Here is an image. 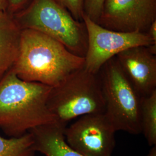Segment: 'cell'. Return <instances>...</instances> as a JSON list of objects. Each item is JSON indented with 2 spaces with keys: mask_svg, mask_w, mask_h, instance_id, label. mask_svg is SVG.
<instances>
[{
  "mask_svg": "<svg viewBox=\"0 0 156 156\" xmlns=\"http://www.w3.org/2000/svg\"><path fill=\"white\" fill-rule=\"evenodd\" d=\"M84 66V57L56 39L31 29H22L16 60L11 70L26 82L55 87Z\"/></svg>",
  "mask_w": 156,
  "mask_h": 156,
  "instance_id": "6da1fadb",
  "label": "cell"
},
{
  "mask_svg": "<svg viewBox=\"0 0 156 156\" xmlns=\"http://www.w3.org/2000/svg\"><path fill=\"white\" fill-rule=\"evenodd\" d=\"M52 87L18 78L11 69L0 80V129L20 137L39 126L57 122L48 98Z\"/></svg>",
  "mask_w": 156,
  "mask_h": 156,
  "instance_id": "7a4b0ae2",
  "label": "cell"
},
{
  "mask_svg": "<svg viewBox=\"0 0 156 156\" xmlns=\"http://www.w3.org/2000/svg\"><path fill=\"white\" fill-rule=\"evenodd\" d=\"M13 15L21 29L45 34L73 54L84 57L86 55L87 35L83 22L76 20L55 0H31Z\"/></svg>",
  "mask_w": 156,
  "mask_h": 156,
  "instance_id": "3957f363",
  "label": "cell"
},
{
  "mask_svg": "<svg viewBox=\"0 0 156 156\" xmlns=\"http://www.w3.org/2000/svg\"><path fill=\"white\" fill-rule=\"evenodd\" d=\"M48 107L57 122L67 126L74 119L92 113H104L105 104L100 79L82 68L51 87Z\"/></svg>",
  "mask_w": 156,
  "mask_h": 156,
  "instance_id": "277c9868",
  "label": "cell"
},
{
  "mask_svg": "<svg viewBox=\"0 0 156 156\" xmlns=\"http://www.w3.org/2000/svg\"><path fill=\"white\" fill-rule=\"evenodd\" d=\"M100 79L105 110L104 114L116 131L142 133L140 97L123 72L116 57L103 66Z\"/></svg>",
  "mask_w": 156,
  "mask_h": 156,
  "instance_id": "5b68a950",
  "label": "cell"
},
{
  "mask_svg": "<svg viewBox=\"0 0 156 156\" xmlns=\"http://www.w3.org/2000/svg\"><path fill=\"white\" fill-rule=\"evenodd\" d=\"M82 21L87 35V49L84 56V68L90 73L98 74L106 62L120 52L134 46H147L156 55V45L146 33L111 30L94 22L85 14Z\"/></svg>",
  "mask_w": 156,
  "mask_h": 156,
  "instance_id": "8992f818",
  "label": "cell"
},
{
  "mask_svg": "<svg viewBox=\"0 0 156 156\" xmlns=\"http://www.w3.org/2000/svg\"><path fill=\"white\" fill-rule=\"evenodd\" d=\"M116 132L104 113H92L66 127L64 135L68 145L84 156H112Z\"/></svg>",
  "mask_w": 156,
  "mask_h": 156,
  "instance_id": "52a82bcc",
  "label": "cell"
},
{
  "mask_svg": "<svg viewBox=\"0 0 156 156\" xmlns=\"http://www.w3.org/2000/svg\"><path fill=\"white\" fill-rule=\"evenodd\" d=\"M156 20V0H105L97 23L120 32L146 33Z\"/></svg>",
  "mask_w": 156,
  "mask_h": 156,
  "instance_id": "ba28073f",
  "label": "cell"
},
{
  "mask_svg": "<svg viewBox=\"0 0 156 156\" xmlns=\"http://www.w3.org/2000/svg\"><path fill=\"white\" fill-rule=\"evenodd\" d=\"M116 58L140 97L156 90V56L149 47H132L119 53Z\"/></svg>",
  "mask_w": 156,
  "mask_h": 156,
  "instance_id": "9c48e42d",
  "label": "cell"
},
{
  "mask_svg": "<svg viewBox=\"0 0 156 156\" xmlns=\"http://www.w3.org/2000/svg\"><path fill=\"white\" fill-rule=\"evenodd\" d=\"M66 127L57 122L31 129L34 151L45 156H85L68 145L64 135Z\"/></svg>",
  "mask_w": 156,
  "mask_h": 156,
  "instance_id": "30bf717a",
  "label": "cell"
},
{
  "mask_svg": "<svg viewBox=\"0 0 156 156\" xmlns=\"http://www.w3.org/2000/svg\"><path fill=\"white\" fill-rule=\"evenodd\" d=\"M21 30L12 14L0 11V80L16 60Z\"/></svg>",
  "mask_w": 156,
  "mask_h": 156,
  "instance_id": "8fae6325",
  "label": "cell"
},
{
  "mask_svg": "<svg viewBox=\"0 0 156 156\" xmlns=\"http://www.w3.org/2000/svg\"><path fill=\"white\" fill-rule=\"evenodd\" d=\"M142 133L151 147L156 145V90L140 101Z\"/></svg>",
  "mask_w": 156,
  "mask_h": 156,
  "instance_id": "7c38bea8",
  "label": "cell"
},
{
  "mask_svg": "<svg viewBox=\"0 0 156 156\" xmlns=\"http://www.w3.org/2000/svg\"><path fill=\"white\" fill-rule=\"evenodd\" d=\"M33 144L29 132L18 138H4L0 136V156H35Z\"/></svg>",
  "mask_w": 156,
  "mask_h": 156,
  "instance_id": "4fadbf2b",
  "label": "cell"
},
{
  "mask_svg": "<svg viewBox=\"0 0 156 156\" xmlns=\"http://www.w3.org/2000/svg\"><path fill=\"white\" fill-rule=\"evenodd\" d=\"M65 8L76 20L82 21L84 15V0H55Z\"/></svg>",
  "mask_w": 156,
  "mask_h": 156,
  "instance_id": "5bb4252c",
  "label": "cell"
},
{
  "mask_svg": "<svg viewBox=\"0 0 156 156\" xmlns=\"http://www.w3.org/2000/svg\"><path fill=\"white\" fill-rule=\"evenodd\" d=\"M104 1L105 0H84V14L94 22H98Z\"/></svg>",
  "mask_w": 156,
  "mask_h": 156,
  "instance_id": "9a60e30c",
  "label": "cell"
},
{
  "mask_svg": "<svg viewBox=\"0 0 156 156\" xmlns=\"http://www.w3.org/2000/svg\"><path fill=\"white\" fill-rule=\"evenodd\" d=\"M8 10L7 12L12 15L20 11L27 5L29 0H7Z\"/></svg>",
  "mask_w": 156,
  "mask_h": 156,
  "instance_id": "2e32d148",
  "label": "cell"
},
{
  "mask_svg": "<svg viewBox=\"0 0 156 156\" xmlns=\"http://www.w3.org/2000/svg\"><path fill=\"white\" fill-rule=\"evenodd\" d=\"M146 34L153 41V44L156 45V20L151 24Z\"/></svg>",
  "mask_w": 156,
  "mask_h": 156,
  "instance_id": "e0dca14e",
  "label": "cell"
},
{
  "mask_svg": "<svg viewBox=\"0 0 156 156\" xmlns=\"http://www.w3.org/2000/svg\"><path fill=\"white\" fill-rule=\"evenodd\" d=\"M8 6L7 0H0V11H7Z\"/></svg>",
  "mask_w": 156,
  "mask_h": 156,
  "instance_id": "ac0fdd59",
  "label": "cell"
},
{
  "mask_svg": "<svg viewBox=\"0 0 156 156\" xmlns=\"http://www.w3.org/2000/svg\"><path fill=\"white\" fill-rule=\"evenodd\" d=\"M146 156H156V146L151 147V151Z\"/></svg>",
  "mask_w": 156,
  "mask_h": 156,
  "instance_id": "d6986e66",
  "label": "cell"
}]
</instances>
